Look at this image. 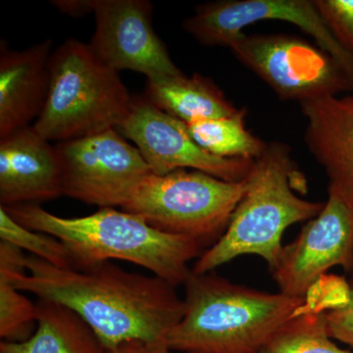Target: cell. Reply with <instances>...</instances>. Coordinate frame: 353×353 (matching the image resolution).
I'll list each match as a JSON object with an SVG mask.
<instances>
[{
    "label": "cell",
    "mask_w": 353,
    "mask_h": 353,
    "mask_svg": "<svg viewBox=\"0 0 353 353\" xmlns=\"http://www.w3.org/2000/svg\"><path fill=\"white\" fill-rule=\"evenodd\" d=\"M259 353H352L332 341L324 311H311L292 318Z\"/></svg>",
    "instance_id": "19"
},
{
    "label": "cell",
    "mask_w": 353,
    "mask_h": 353,
    "mask_svg": "<svg viewBox=\"0 0 353 353\" xmlns=\"http://www.w3.org/2000/svg\"><path fill=\"white\" fill-rule=\"evenodd\" d=\"M64 194L63 168L57 145L34 127L0 139V204H38Z\"/></svg>",
    "instance_id": "13"
},
{
    "label": "cell",
    "mask_w": 353,
    "mask_h": 353,
    "mask_svg": "<svg viewBox=\"0 0 353 353\" xmlns=\"http://www.w3.org/2000/svg\"><path fill=\"white\" fill-rule=\"evenodd\" d=\"M26 268L19 274L0 271V277L21 292L71 309L108 352L127 341H166L185 311L183 299L166 281L131 273L110 261L76 270L27 255Z\"/></svg>",
    "instance_id": "1"
},
{
    "label": "cell",
    "mask_w": 353,
    "mask_h": 353,
    "mask_svg": "<svg viewBox=\"0 0 353 353\" xmlns=\"http://www.w3.org/2000/svg\"><path fill=\"white\" fill-rule=\"evenodd\" d=\"M3 208L23 226L61 241L76 270L111 259L124 260L176 288L185 285L192 273L189 262L202 254L203 245L199 241L163 233L141 216L114 208L75 218L59 217L39 204Z\"/></svg>",
    "instance_id": "3"
},
{
    "label": "cell",
    "mask_w": 353,
    "mask_h": 353,
    "mask_svg": "<svg viewBox=\"0 0 353 353\" xmlns=\"http://www.w3.org/2000/svg\"><path fill=\"white\" fill-rule=\"evenodd\" d=\"M325 321L332 339L353 348V282L348 303L325 312Z\"/></svg>",
    "instance_id": "23"
},
{
    "label": "cell",
    "mask_w": 353,
    "mask_h": 353,
    "mask_svg": "<svg viewBox=\"0 0 353 353\" xmlns=\"http://www.w3.org/2000/svg\"><path fill=\"white\" fill-rule=\"evenodd\" d=\"M245 192V181L227 182L203 172L181 169L145 176L122 208L163 233L205 245L225 233Z\"/></svg>",
    "instance_id": "6"
},
{
    "label": "cell",
    "mask_w": 353,
    "mask_h": 353,
    "mask_svg": "<svg viewBox=\"0 0 353 353\" xmlns=\"http://www.w3.org/2000/svg\"><path fill=\"white\" fill-rule=\"evenodd\" d=\"M230 50L281 99L299 103L343 92L353 82L329 53L290 34H241Z\"/></svg>",
    "instance_id": "7"
},
{
    "label": "cell",
    "mask_w": 353,
    "mask_h": 353,
    "mask_svg": "<svg viewBox=\"0 0 353 353\" xmlns=\"http://www.w3.org/2000/svg\"><path fill=\"white\" fill-rule=\"evenodd\" d=\"M245 117V109H239L233 115L185 125L190 136L206 152L227 159L255 160L267 143L246 130Z\"/></svg>",
    "instance_id": "18"
},
{
    "label": "cell",
    "mask_w": 353,
    "mask_h": 353,
    "mask_svg": "<svg viewBox=\"0 0 353 353\" xmlns=\"http://www.w3.org/2000/svg\"><path fill=\"white\" fill-rule=\"evenodd\" d=\"M55 145L64 196L101 208H122L132 189L152 173L138 148L116 129Z\"/></svg>",
    "instance_id": "8"
},
{
    "label": "cell",
    "mask_w": 353,
    "mask_h": 353,
    "mask_svg": "<svg viewBox=\"0 0 353 353\" xmlns=\"http://www.w3.org/2000/svg\"><path fill=\"white\" fill-rule=\"evenodd\" d=\"M116 130L138 148L155 175L188 169L227 182H243L254 162L206 152L190 136L185 123L160 110L143 95L132 97L129 113Z\"/></svg>",
    "instance_id": "9"
},
{
    "label": "cell",
    "mask_w": 353,
    "mask_h": 353,
    "mask_svg": "<svg viewBox=\"0 0 353 353\" xmlns=\"http://www.w3.org/2000/svg\"><path fill=\"white\" fill-rule=\"evenodd\" d=\"M6 278L0 277V338L19 343L28 340L37 327V304Z\"/></svg>",
    "instance_id": "21"
},
{
    "label": "cell",
    "mask_w": 353,
    "mask_h": 353,
    "mask_svg": "<svg viewBox=\"0 0 353 353\" xmlns=\"http://www.w3.org/2000/svg\"><path fill=\"white\" fill-rule=\"evenodd\" d=\"M95 31L90 46L102 62L118 73L134 71L146 80L180 75L152 24L148 0H92Z\"/></svg>",
    "instance_id": "12"
},
{
    "label": "cell",
    "mask_w": 353,
    "mask_h": 353,
    "mask_svg": "<svg viewBox=\"0 0 353 353\" xmlns=\"http://www.w3.org/2000/svg\"><path fill=\"white\" fill-rule=\"evenodd\" d=\"M51 4L72 17H82L92 13V0H55Z\"/></svg>",
    "instance_id": "25"
},
{
    "label": "cell",
    "mask_w": 353,
    "mask_h": 353,
    "mask_svg": "<svg viewBox=\"0 0 353 353\" xmlns=\"http://www.w3.org/2000/svg\"><path fill=\"white\" fill-rule=\"evenodd\" d=\"M245 181V196L229 226L219 240L202 252L192 273H210L245 254L261 257L273 270L282 252L285 229L313 219L325 205L301 199L294 192H305L306 180L285 143H267Z\"/></svg>",
    "instance_id": "4"
},
{
    "label": "cell",
    "mask_w": 353,
    "mask_h": 353,
    "mask_svg": "<svg viewBox=\"0 0 353 353\" xmlns=\"http://www.w3.org/2000/svg\"><path fill=\"white\" fill-rule=\"evenodd\" d=\"M52 41L23 50L0 43V139L30 127L43 112L50 90Z\"/></svg>",
    "instance_id": "14"
},
{
    "label": "cell",
    "mask_w": 353,
    "mask_h": 353,
    "mask_svg": "<svg viewBox=\"0 0 353 353\" xmlns=\"http://www.w3.org/2000/svg\"><path fill=\"white\" fill-rule=\"evenodd\" d=\"M0 239L32 256L62 269H75V262L67 246L50 234L34 231L14 220L0 206Z\"/></svg>",
    "instance_id": "20"
},
{
    "label": "cell",
    "mask_w": 353,
    "mask_h": 353,
    "mask_svg": "<svg viewBox=\"0 0 353 353\" xmlns=\"http://www.w3.org/2000/svg\"><path fill=\"white\" fill-rule=\"evenodd\" d=\"M143 97L185 124L225 117L238 112L224 92L210 79L194 74L146 80Z\"/></svg>",
    "instance_id": "16"
},
{
    "label": "cell",
    "mask_w": 353,
    "mask_h": 353,
    "mask_svg": "<svg viewBox=\"0 0 353 353\" xmlns=\"http://www.w3.org/2000/svg\"><path fill=\"white\" fill-rule=\"evenodd\" d=\"M37 304V327L28 340L1 341L0 353H108L97 334L77 313L54 301Z\"/></svg>",
    "instance_id": "17"
},
{
    "label": "cell",
    "mask_w": 353,
    "mask_h": 353,
    "mask_svg": "<svg viewBox=\"0 0 353 353\" xmlns=\"http://www.w3.org/2000/svg\"><path fill=\"white\" fill-rule=\"evenodd\" d=\"M336 266L353 272V202L329 192L321 212L283 246L271 272L281 292L303 297Z\"/></svg>",
    "instance_id": "11"
},
{
    "label": "cell",
    "mask_w": 353,
    "mask_h": 353,
    "mask_svg": "<svg viewBox=\"0 0 353 353\" xmlns=\"http://www.w3.org/2000/svg\"><path fill=\"white\" fill-rule=\"evenodd\" d=\"M313 2L336 41L353 54V0H313Z\"/></svg>",
    "instance_id": "22"
},
{
    "label": "cell",
    "mask_w": 353,
    "mask_h": 353,
    "mask_svg": "<svg viewBox=\"0 0 353 353\" xmlns=\"http://www.w3.org/2000/svg\"><path fill=\"white\" fill-rule=\"evenodd\" d=\"M50 75L48 99L32 127L50 143L117 129L127 117L132 95L90 43L64 41L51 53Z\"/></svg>",
    "instance_id": "5"
},
{
    "label": "cell",
    "mask_w": 353,
    "mask_h": 353,
    "mask_svg": "<svg viewBox=\"0 0 353 353\" xmlns=\"http://www.w3.org/2000/svg\"><path fill=\"white\" fill-rule=\"evenodd\" d=\"M278 20L297 26L343 67L353 82V54L336 41L310 0H222L197 6L183 30L204 46H228L246 26Z\"/></svg>",
    "instance_id": "10"
},
{
    "label": "cell",
    "mask_w": 353,
    "mask_h": 353,
    "mask_svg": "<svg viewBox=\"0 0 353 353\" xmlns=\"http://www.w3.org/2000/svg\"><path fill=\"white\" fill-rule=\"evenodd\" d=\"M166 341L146 343V341H132L122 343L108 353H171Z\"/></svg>",
    "instance_id": "24"
},
{
    "label": "cell",
    "mask_w": 353,
    "mask_h": 353,
    "mask_svg": "<svg viewBox=\"0 0 353 353\" xmlns=\"http://www.w3.org/2000/svg\"><path fill=\"white\" fill-rule=\"evenodd\" d=\"M183 285L185 311L166 339L172 352L182 353H259L292 318L341 307L350 297V285L333 275L303 297L250 289L212 273L192 272Z\"/></svg>",
    "instance_id": "2"
},
{
    "label": "cell",
    "mask_w": 353,
    "mask_h": 353,
    "mask_svg": "<svg viewBox=\"0 0 353 353\" xmlns=\"http://www.w3.org/2000/svg\"><path fill=\"white\" fill-rule=\"evenodd\" d=\"M304 141L329 176L328 192L353 202V94L301 103Z\"/></svg>",
    "instance_id": "15"
}]
</instances>
